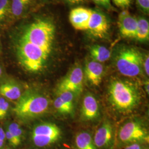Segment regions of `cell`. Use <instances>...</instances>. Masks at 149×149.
<instances>
[{"label":"cell","mask_w":149,"mask_h":149,"mask_svg":"<svg viewBox=\"0 0 149 149\" xmlns=\"http://www.w3.org/2000/svg\"><path fill=\"white\" fill-rule=\"evenodd\" d=\"M118 25L120 35L125 38L135 39L138 18L132 16L127 9L123 10L118 16Z\"/></svg>","instance_id":"cell-10"},{"label":"cell","mask_w":149,"mask_h":149,"mask_svg":"<svg viewBox=\"0 0 149 149\" xmlns=\"http://www.w3.org/2000/svg\"><path fill=\"white\" fill-rule=\"evenodd\" d=\"M81 115L86 120H93L99 116V105L96 98L91 94L85 96L82 104Z\"/></svg>","instance_id":"cell-15"},{"label":"cell","mask_w":149,"mask_h":149,"mask_svg":"<svg viewBox=\"0 0 149 149\" xmlns=\"http://www.w3.org/2000/svg\"><path fill=\"white\" fill-rule=\"evenodd\" d=\"M54 105L58 112L63 114H71L74 111V94L69 91L58 93Z\"/></svg>","instance_id":"cell-13"},{"label":"cell","mask_w":149,"mask_h":149,"mask_svg":"<svg viewBox=\"0 0 149 149\" xmlns=\"http://www.w3.org/2000/svg\"><path fill=\"white\" fill-rule=\"evenodd\" d=\"M9 10V0H0V21H2Z\"/></svg>","instance_id":"cell-22"},{"label":"cell","mask_w":149,"mask_h":149,"mask_svg":"<svg viewBox=\"0 0 149 149\" xmlns=\"http://www.w3.org/2000/svg\"><path fill=\"white\" fill-rule=\"evenodd\" d=\"M113 3L118 7L125 9L131 5L132 0H112Z\"/></svg>","instance_id":"cell-24"},{"label":"cell","mask_w":149,"mask_h":149,"mask_svg":"<svg viewBox=\"0 0 149 149\" xmlns=\"http://www.w3.org/2000/svg\"><path fill=\"white\" fill-rule=\"evenodd\" d=\"M144 57L136 48L123 47L115 55L114 61L119 72L125 76L134 77L143 71Z\"/></svg>","instance_id":"cell-4"},{"label":"cell","mask_w":149,"mask_h":149,"mask_svg":"<svg viewBox=\"0 0 149 149\" xmlns=\"http://www.w3.org/2000/svg\"><path fill=\"white\" fill-rule=\"evenodd\" d=\"M56 35L53 21L47 18H39L28 25L21 37L52 54Z\"/></svg>","instance_id":"cell-1"},{"label":"cell","mask_w":149,"mask_h":149,"mask_svg":"<svg viewBox=\"0 0 149 149\" xmlns=\"http://www.w3.org/2000/svg\"><path fill=\"white\" fill-rule=\"evenodd\" d=\"M9 108V104L3 97H0V118L1 120L6 117Z\"/></svg>","instance_id":"cell-23"},{"label":"cell","mask_w":149,"mask_h":149,"mask_svg":"<svg viewBox=\"0 0 149 149\" xmlns=\"http://www.w3.org/2000/svg\"><path fill=\"white\" fill-rule=\"evenodd\" d=\"M149 139L147 129L138 121L125 123L119 129L118 135L119 143L125 146L133 143H146Z\"/></svg>","instance_id":"cell-7"},{"label":"cell","mask_w":149,"mask_h":149,"mask_svg":"<svg viewBox=\"0 0 149 149\" xmlns=\"http://www.w3.org/2000/svg\"><path fill=\"white\" fill-rule=\"evenodd\" d=\"M149 81H146V83H145V91H146V92L148 94H149Z\"/></svg>","instance_id":"cell-31"},{"label":"cell","mask_w":149,"mask_h":149,"mask_svg":"<svg viewBox=\"0 0 149 149\" xmlns=\"http://www.w3.org/2000/svg\"><path fill=\"white\" fill-rule=\"evenodd\" d=\"M0 95L10 100L15 101L21 97V90L19 86L15 84L6 82L0 85Z\"/></svg>","instance_id":"cell-16"},{"label":"cell","mask_w":149,"mask_h":149,"mask_svg":"<svg viewBox=\"0 0 149 149\" xmlns=\"http://www.w3.org/2000/svg\"><path fill=\"white\" fill-rule=\"evenodd\" d=\"M139 8L145 12L148 13L149 11V0H136Z\"/></svg>","instance_id":"cell-26"},{"label":"cell","mask_w":149,"mask_h":149,"mask_svg":"<svg viewBox=\"0 0 149 149\" xmlns=\"http://www.w3.org/2000/svg\"><path fill=\"white\" fill-rule=\"evenodd\" d=\"M84 74L81 67L75 65L61 80L57 87V93L69 91L79 94L83 90Z\"/></svg>","instance_id":"cell-8"},{"label":"cell","mask_w":149,"mask_h":149,"mask_svg":"<svg viewBox=\"0 0 149 149\" xmlns=\"http://www.w3.org/2000/svg\"><path fill=\"white\" fill-rule=\"evenodd\" d=\"M110 30V23L107 17L101 12L92 11L86 32L91 37L97 39L106 38Z\"/></svg>","instance_id":"cell-9"},{"label":"cell","mask_w":149,"mask_h":149,"mask_svg":"<svg viewBox=\"0 0 149 149\" xmlns=\"http://www.w3.org/2000/svg\"><path fill=\"white\" fill-rule=\"evenodd\" d=\"M0 120H1V118H0Z\"/></svg>","instance_id":"cell-35"},{"label":"cell","mask_w":149,"mask_h":149,"mask_svg":"<svg viewBox=\"0 0 149 149\" xmlns=\"http://www.w3.org/2000/svg\"><path fill=\"white\" fill-rule=\"evenodd\" d=\"M62 138L63 133L57 125L46 123L33 128L30 141L34 149H47L58 144Z\"/></svg>","instance_id":"cell-6"},{"label":"cell","mask_w":149,"mask_h":149,"mask_svg":"<svg viewBox=\"0 0 149 149\" xmlns=\"http://www.w3.org/2000/svg\"><path fill=\"white\" fill-rule=\"evenodd\" d=\"M92 10L85 7H77L70 12L69 21L76 30L87 31L88 21Z\"/></svg>","instance_id":"cell-12"},{"label":"cell","mask_w":149,"mask_h":149,"mask_svg":"<svg viewBox=\"0 0 149 149\" xmlns=\"http://www.w3.org/2000/svg\"><path fill=\"white\" fill-rule=\"evenodd\" d=\"M6 130L10 133L13 139L16 149L18 148L21 145L24 139L23 131L20 125L16 123H12L8 125Z\"/></svg>","instance_id":"cell-20"},{"label":"cell","mask_w":149,"mask_h":149,"mask_svg":"<svg viewBox=\"0 0 149 149\" xmlns=\"http://www.w3.org/2000/svg\"><path fill=\"white\" fill-rule=\"evenodd\" d=\"M91 58L100 63L106 62L110 59L111 51L106 47L99 45H95L90 48Z\"/></svg>","instance_id":"cell-18"},{"label":"cell","mask_w":149,"mask_h":149,"mask_svg":"<svg viewBox=\"0 0 149 149\" xmlns=\"http://www.w3.org/2000/svg\"><path fill=\"white\" fill-rule=\"evenodd\" d=\"M18 58L23 68L29 72H38L45 68L51 54L20 37L17 47Z\"/></svg>","instance_id":"cell-3"},{"label":"cell","mask_w":149,"mask_h":149,"mask_svg":"<svg viewBox=\"0 0 149 149\" xmlns=\"http://www.w3.org/2000/svg\"><path fill=\"white\" fill-rule=\"evenodd\" d=\"M74 144L76 149H98L91 134L85 131L80 132L76 134Z\"/></svg>","instance_id":"cell-17"},{"label":"cell","mask_w":149,"mask_h":149,"mask_svg":"<svg viewBox=\"0 0 149 149\" xmlns=\"http://www.w3.org/2000/svg\"><path fill=\"white\" fill-rule=\"evenodd\" d=\"M4 149H12V148H11L10 147H7V148H5Z\"/></svg>","instance_id":"cell-33"},{"label":"cell","mask_w":149,"mask_h":149,"mask_svg":"<svg viewBox=\"0 0 149 149\" xmlns=\"http://www.w3.org/2000/svg\"></svg>","instance_id":"cell-36"},{"label":"cell","mask_w":149,"mask_h":149,"mask_svg":"<svg viewBox=\"0 0 149 149\" xmlns=\"http://www.w3.org/2000/svg\"><path fill=\"white\" fill-rule=\"evenodd\" d=\"M104 73V68L101 63L93 60L86 64L85 74L86 78L93 85H100Z\"/></svg>","instance_id":"cell-14"},{"label":"cell","mask_w":149,"mask_h":149,"mask_svg":"<svg viewBox=\"0 0 149 149\" xmlns=\"http://www.w3.org/2000/svg\"><path fill=\"white\" fill-rule=\"evenodd\" d=\"M109 100L112 106L119 111H130L140 101L138 87L134 84L122 80L112 81L109 87Z\"/></svg>","instance_id":"cell-2"},{"label":"cell","mask_w":149,"mask_h":149,"mask_svg":"<svg viewBox=\"0 0 149 149\" xmlns=\"http://www.w3.org/2000/svg\"><path fill=\"white\" fill-rule=\"evenodd\" d=\"M93 141L98 149H112L114 144L113 128L110 123H104L96 130Z\"/></svg>","instance_id":"cell-11"},{"label":"cell","mask_w":149,"mask_h":149,"mask_svg":"<svg viewBox=\"0 0 149 149\" xmlns=\"http://www.w3.org/2000/svg\"><path fill=\"white\" fill-rule=\"evenodd\" d=\"M143 71H145L146 76H149V54L146 55L143 60Z\"/></svg>","instance_id":"cell-28"},{"label":"cell","mask_w":149,"mask_h":149,"mask_svg":"<svg viewBox=\"0 0 149 149\" xmlns=\"http://www.w3.org/2000/svg\"><path fill=\"white\" fill-rule=\"evenodd\" d=\"M149 149L148 148H144V149Z\"/></svg>","instance_id":"cell-34"},{"label":"cell","mask_w":149,"mask_h":149,"mask_svg":"<svg viewBox=\"0 0 149 149\" xmlns=\"http://www.w3.org/2000/svg\"><path fill=\"white\" fill-rule=\"evenodd\" d=\"M2 69H1V66H0V76H1V74H2Z\"/></svg>","instance_id":"cell-32"},{"label":"cell","mask_w":149,"mask_h":149,"mask_svg":"<svg viewBox=\"0 0 149 149\" xmlns=\"http://www.w3.org/2000/svg\"><path fill=\"white\" fill-rule=\"evenodd\" d=\"M96 5L104 7L108 10L113 9L111 4V0H92Z\"/></svg>","instance_id":"cell-25"},{"label":"cell","mask_w":149,"mask_h":149,"mask_svg":"<svg viewBox=\"0 0 149 149\" xmlns=\"http://www.w3.org/2000/svg\"><path fill=\"white\" fill-rule=\"evenodd\" d=\"M7 142L6 138L5 131L2 127H0V149L5 148L6 143Z\"/></svg>","instance_id":"cell-27"},{"label":"cell","mask_w":149,"mask_h":149,"mask_svg":"<svg viewBox=\"0 0 149 149\" xmlns=\"http://www.w3.org/2000/svg\"><path fill=\"white\" fill-rule=\"evenodd\" d=\"M49 106V101L45 96L38 93H28L18 100L13 111L18 117L31 119L45 113Z\"/></svg>","instance_id":"cell-5"},{"label":"cell","mask_w":149,"mask_h":149,"mask_svg":"<svg viewBox=\"0 0 149 149\" xmlns=\"http://www.w3.org/2000/svg\"><path fill=\"white\" fill-rule=\"evenodd\" d=\"M149 39V22L144 18H139L135 39L139 42H144L148 41Z\"/></svg>","instance_id":"cell-19"},{"label":"cell","mask_w":149,"mask_h":149,"mask_svg":"<svg viewBox=\"0 0 149 149\" xmlns=\"http://www.w3.org/2000/svg\"><path fill=\"white\" fill-rule=\"evenodd\" d=\"M144 144L142 143H133V144H129L125 146L124 149H143Z\"/></svg>","instance_id":"cell-29"},{"label":"cell","mask_w":149,"mask_h":149,"mask_svg":"<svg viewBox=\"0 0 149 149\" xmlns=\"http://www.w3.org/2000/svg\"><path fill=\"white\" fill-rule=\"evenodd\" d=\"M65 1L71 4H78L84 2L86 0H65Z\"/></svg>","instance_id":"cell-30"},{"label":"cell","mask_w":149,"mask_h":149,"mask_svg":"<svg viewBox=\"0 0 149 149\" xmlns=\"http://www.w3.org/2000/svg\"><path fill=\"white\" fill-rule=\"evenodd\" d=\"M32 0H12L11 13L13 16L19 17L27 9Z\"/></svg>","instance_id":"cell-21"}]
</instances>
